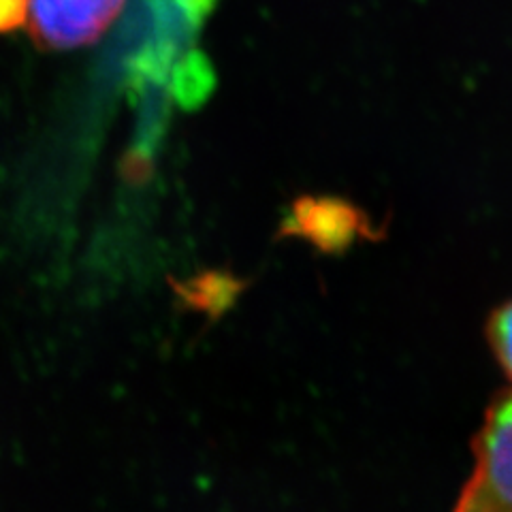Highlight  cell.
I'll return each mask as SVG.
<instances>
[{
	"instance_id": "1",
	"label": "cell",
	"mask_w": 512,
	"mask_h": 512,
	"mask_svg": "<svg viewBox=\"0 0 512 512\" xmlns=\"http://www.w3.org/2000/svg\"><path fill=\"white\" fill-rule=\"evenodd\" d=\"M472 451L474 472L455 512H512V389L493 397Z\"/></svg>"
},
{
	"instance_id": "2",
	"label": "cell",
	"mask_w": 512,
	"mask_h": 512,
	"mask_svg": "<svg viewBox=\"0 0 512 512\" xmlns=\"http://www.w3.org/2000/svg\"><path fill=\"white\" fill-rule=\"evenodd\" d=\"M126 0H30L28 28L43 50H77L116 22Z\"/></svg>"
},
{
	"instance_id": "3",
	"label": "cell",
	"mask_w": 512,
	"mask_h": 512,
	"mask_svg": "<svg viewBox=\"0 0 512 512\" xmlns=\"http://www.w3.org/2000/svg\"><path fill=\"white\" fill-rule=\"evenodd\" d=\"M367 218L359 207L331 197H303L293 203L282 233L306 237L320 250L346 248L363 233Z\"/></svg>"
},
{
	"instance_id": "4",
	"label": "cell",
	"mask_w": 512,
	"mask_h": 512,
	"mask_svg": "<svg viewBox=\"0 0 512 512\" xmlns=\"http://www.w3.org/2000/svg\"><path fill=\"white\" fill-rule=\"evenodd\" d=\"M237 291H239L237 280L229 276H220V274H205L197 280L188 282L186 288H180L178 293L184 297V301L190 308L203 310V312H210V310L220 312L235 299Z\"/></svg>"
},
{
	"instance_id": "5",
	"label": "cell",
	"mask_w": 512,
	"mask_h": 512,
	"mask_svg": "<svg viewBox=\"0 0 512 512\" xmlns=\"http://www.w3.org/2000/svg\"><path fill=\"white\" fill-rule=\"evenodd\" d=\"M485 335L495 361L512 380V297L489 314Z\"/></svg>"
},
{
	"instance_id": "6",
	"label": "cell",
	"mask_w": 512,
	"mask_h": 512,
	"mask_svg": "<svg viewBox=\"0 0 512 512\" xmlns=\"http://www.w3.org/2000/svg\"><path fill=\"white\" fill-rule=\"evenodd\" d=\"M30 0H0V35L18 30L28 20Z\"/></svg>"
}]
</instances>
